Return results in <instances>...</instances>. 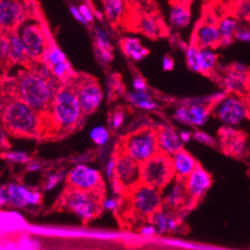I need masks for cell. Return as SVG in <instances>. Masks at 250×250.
<instances>
[{"mask_svg": "<svg viewBox=\"0 0 250 250\" xmlns=\"http://www.w3.org/2000/svg\"><path fill=\"white\" fill-rule=\"evenodd\" d=\"M131 207L142 217H151L163 208L162 190L146 184H139L130 191Z\"/></svg>", "mask_w": 250, "mask_h": 250, "instance_id": "obj_9", "label": "cell"}, {"mask_svg": "<svg viewBox=\"0 0 250 250\" xmlns=\"http://www.w3.org/2000/svg\"><path fill=\"white\" fill-rule=\"evenodd\" d=\"M239 22L240 20H238L233 14L226 15L219 18L216 23V26L220 34V38L234 40L236 30L239 26Z\"/></svg>", "mask_w": 250, "mask_h": 250, "instance_id": "obj_29", "label": "cell"}, {"mask_svg": "<svg viewBox=\"0 0 250 250\" xmlns=\"http://www.w3.org/2000/svg\"><path fill=\"white\" fill-rule=\"evenodd\" d=\"M50 69H51L54 76L56 78H58L60 81H63V80H65V79L70 77L71 67H70V65H69L67 60L55 64L54 66H52Z\"/></svg>", "mask_w": 250, "mask_h": 250, "instance_id": "obj_37", "label": "cell"}, {"mask_svg": "<svg viewBox=\"0 0 250 250\" xmlns=\"http://www.w3.org/2000/svg\"><path fill=\"white\" fill-rule=\"evenodd\" d=\"M103 191L82 190L69 187L61 198V206L84 221H90L102 212Z\"/></svg>", "mask_w": 250, "mask_h": 250, "instance_id": "obj_4", "label": "cell"}, {"mask_svg": "<svg viewBox=\"0 0 250 250\" xmlns=\"http://www.w3.org/2000/svg\"><path fill=\"white\" fill-rule=\"evenodd\" d=\"M233 15L240 21H250V0H236Z\"/></svg>", "mask_w": 250, "mask_h": 250, "instance_id": "obj_34", "label": "cell"}, {"mask_svg": "<svg viewBox=\"0 0 250 250\" xmlns=\"http://www.w3.org/2000/svg\"><path fill=\"white\" fill-rule=\"evenodd\" d=\"M127 99L130 104L141 110L156 111L159 107L156 100L147 91H135L129 94Z\"/></svg>", "mask_w": 250, "mask_h": 250, "instance_id": "obj_26", "label": "cell"}, {"mask_svg": "<svg viewBox=\"0 0 250 250\" xmlns=\"http://www.w3.org/2000/svg\"><path fill=\"white\" fill-rule=\"evenodd\" d=\"M42 60L49 68H51L55 64L67 60V58L60 48L56 45H52L48 47Z\"/></svg>", "mask_w": 250, "mask_h": 250, "instance_id": "obj_31", "label": "cell"}, {"mask_svg": "<svg viewBox=\"0 0 250 250\" xmlns=\"http://www.w3.org/2000/svg\"><path fill=\"white\" fill-rule=\"evenodd\" d=\"M10 205V198L7 187H0V207Z\"/></svg>", "mask_w": 250, "mask_h": 250, "instance_id": "obj_46", "label": "cell"}, {"mask_svg": "<svg viewBox=\"0 0 250 250\" xmlns=\"http://www.w3.org/2000/svg\"><path fill=\"white\" fill-rule=\"evenodd\" d=\"M174 179L170 156L159 152L141 164V182L163 190Z\"/></svg>", "mask_w": 250, "mask_h": 250, "instance_id": "obj_8", "label": "cell"}, {"mask_svg": "<svg viewBox=\"0 0 250 250\" xmlns=\"http://www.w3.org/2000/svg\"><path fill=\"white\" fill-rule=\"evenodd\" d=\"M179 134H180V137H181L184 144H188L192 140V132L181 131Z\"/></svg>", "mask_w": 250, "mask_h": 250, "instance_id": "obj_52", "label": "cell"}, {"mask_svg": "<svg viewBox=\"0 0 250 250\" xmlns=\"http://www.w3.org/2000/svg\"><path fill=\"white\" fill-rule=\"evenodd\" d=\"M160 152L172 156L184 148V143L180 134L169 126H162L157 129Z\"/></svg>", "mask_w": 250, "mask_h": 250, "instance_id": "obj_21", "label": "cell"}, {"mask_svg": "<svg viewBox=\"0 0 250 250\" xmlns=\"http://www.w3.org/2000/svg\"><path fill=\"white\" fill-rule=\"evenodd\" d=\"M187 192L190 203L194 206L206 195L212 185L210 173L207 171L201 165L185 180Z\"/></svg>", "mask_w": 250, "mask_h": 250, "instance_id": "obj_15", "label": "cell"}, {"mask_svg": "<svg viewBox=\"0 0 250 250\" xmlns=\"http://www.w3.org/2000/svg\"><path fill=\"white\" fill-rule=\"evenodd\" d=\"M234 39L242 42H248L250 43V25L247 24H241V21L239 22L238 29L236 30Z\"/></svg>", "mask_w": 250, "mask_h": 250, "instance_id": "obj_40", "label": "cell"}, {"mask_svg": "<svg viewBox=\"0 0 250 250\" xmlns=\"http://www.w3.org/2000/svg\"><path fill=\"white\" fill-rule=\"evenodd\" d=\"M244 98H245V102H246V105H247V108L249 111V115H250V90L244 95Z\"/></svg>", "mask_w": 250, "mask_h": 250, "instance_id": "obj_54", "label": "cell"}, {"mask_svg": "<svg viewBox=\"0 0 250 250\" xmlns=\"http://www.w3.org/2000/svg\"><path fill=\"white\" fill-rule=\"evenodd\" d=\"M186 51V61L187 65L189 70L193 72H199L198 68V52H199V48L195 46L194 44H190L187 47L185 50Z\"/></svg>", "mask_w": 250, "mask_h": 250, "instance_id": "obj_32", "label": "cell"}, {"mask_svg": "<svg viewBox=\"0 0 250 250\" xmlns=\"http://www.w3.org/2000/svg\"><path fill=\"white\" fill-rule=\"evenodd\" d=\"M211 107L202 103L201 99H191L178 107L172 114V119L188 127L198 128L208 123Z\"/></svg>", "mask_w": 250, "mask_h": 250, "instance_id": "obj_11", "label": "cell"}, {"mask_svg": "<svg viewBox=\"0 0 250 250\" xmlns=\"http://www.w3.org/2000/svg\"><path fill=\"white\" fill-rule=\"evenodd\" d=\"M90 137L96 145L105 146L110 139V134L109 131L104 127H96L91 131Z\"/></svg>", "mask_w": 250, "mask_h": 250, "instance_id": "obj_36", "label": "cell"}, {"mask_svg": "<svg viewBox=\"0 0 250 250\" xmlns=\"http://www.w3.org/2000/svg\"><path fill=\"white\" fill-rule=\"evenodd\" d=\"M73 89L76 92L83 116L95 112L103 101L104 94L101 86L91 78H81L80 82L76 83V88Z\"/></svg>", "mask_w": 250, "mask_h": 250, "instance_id": "obj_13", "label": "cell"}, {"mask_svg": "<svg viewBox=\"0 0 250 250\" xmlns=\"http://www.w3.org/2000/svg\"><path fill=\"white\" fill-rule=\"evenodd\" d=\"M133 87L135 91H147V85L142 77H137L134 79Z\"/></svg>", "mask_w": 250, "mask_h": 250, "instance_id": "obj_48", "label": "cell"}, {"mask_svg": "<svg viewBox=\"0 0 250 250\" xmlns=\"http://www.w3.org/2000/svg\"><path fill=\"white\" fill-rule=\"evenodd\" d=\"M95 53H96L99 61H101L102 63L108 64L113 60L112 51H109V50L101 49V48L95 46Z\"/></svg>", "mask_w": 250, "mask_h": 250, "instance_id": "obj_42", "label": "cell"}, {"mask_svg": "<svg viewBox=\"0 0 250 250\" xmlns=\"http://www.w3.org/2000/svg\"><path fill=\"white\" fill-rule=\"evenodd\" d=\"M218 64V56L212 48H199L198 68L199 72L205 75H212Z\"/></svg>", "mask_w": 250, "mask_h": 250, "instance_id": "obj_25", "label": "cell"}, {"mask_svg": "<svg viewBox=\"0 0 250 250\" xmlns=\"http://www.w3.org/2000/svg\"><path fill=\"white\" fill-rule=\"evenodd\" d=\"M220 34L216 24L202 21L197 24L193 33L192 44L198 48H215L218 47Z\"/></svg>", "mask_w": 250, "mask_h": 250, "instance_id": "obj_20", "label": "cell"}, {"mask_svg": "<svg viewBox=\"0 0 250 250\" xmlns=\"http://www.w3.org/2000/svg\"><path fill=\"white\" fill-rule=\"evenodd\" d=\"M115 182L125 191H130L142 183L141 164L121 149L116 154Z\"/></svg>", "mask_w": 250, "mask_h": 250, "instance_id": "obj_10", "label": "cell"}, {"mask_svg": "<svg viewBox=\"0 0 250 250\" xmlns=\"http://www.w3.org/2000/svg\"><path fill=\"white\" fill-rule=\"evenodd\" d=\"M192 139L196 141L197 143L204 144L208 146H217V141L212 137L207 134L206 132L203 131H195L192 133Z\"/></svg>", "mask_w": 250, "mask_h": 250, "instance_id": "obj_38", "label": "cell"}, {"mask_svg": "<svg viewBox=\"0 0 250 250\" xmlns=\"http://www.w3.org/2000/svg\"><path fill=\"white\" fill-rule=\"evenodd\" d=\"M102 2L107 19L113 24L120 22L126 8L125 0H102Z\"/></svg>", "mask_w": 250, "mask_h": 250, "instance_id": "obj_30", "label": "cell"}, {"mask_svg": "<svg viewBox=\"0 0 250 250\" xmlns=\"http://www.w3.org/2000/svg\"><path fill=\"white\" fill-rule=\"evenodd\" d=\"M10 205L16 208H26L29 206H37L41 203L42 196L39 191L31 189L20 184H10L7 186Z\"/></svg>", "mask_w": 250, "mask_h": 250, "instance_id": "obj_18", "label": "cell"}, {"mask_svg": "<svg viewBox=\"0 0 250 250\" xmlns=\"http://www.w3.org/2000/svg\"><path fill=\"white\" fill-rule=\"evenodd\" d=\"M9 62H11V57L8 34H0V65H5Z\"/></svg>", "mask_w": 250, "mask_h": 250, "instance_id": "obj_35", "label": "cell"}, {"mask_svg": "<svg viewBox=\"0 0 250 250\" xmlns=\"http://www.w3.org/2000/svg\"><path fill=\"white\" fill-rule=\"evenodd\" d=\"M41 114L32 109L23 100L16 98L2 110L4 128L14 136L34 138L41 132Z\"/></svg>", "mask_w": 250, "mask_h": 250, "instance_id": "obj_2", "label": "cell"}, {"mask_svg": "<svg viewBox=\"0 0 250 250\" xmlns=\"http://www.w3.org/2000/svg\"><path fill=\"white\" fill-rule=\"evenodd\" d=\"M60 80L54 75L45 76L37 69L22 72L16 82L18 98L39 114L51 108L53 99L61 88Z\"/></svg>", "mask_w": 250, "mask_h": 250, "instance_id": "obj_1", "label": "cell"}, {"mask_svg": "<svg viewBox=\"0 0 250 250\" xmlns=\"http://www.w3.org/2000/svg\"><path fill=\"white\" fill-rule=\"evenodd\" d=\"M125 118H126V115H125V112L122 110L116 111L113 116L111 117L110 120V127L113 130H118L122 127V125L124 124Z\"/></svg>", "mask_w": 250, "mask_h": 250, "instance_id": "obj_41", "label": "cell"}, {"mask_svg": "<svg viewBox=\"0 0 250 250\" xmlns=\"http://www.w3.org/2000/svg\"><path fill=\"white\" fill-rule=\"evenodd\" d=\"M115 171H116V155L115 157H112L108 161L107 167H106V172L111 180H115Z\"/></svg>", "mask_w": 250, "mask_h": 250, "instance_id": "obj_47", "label": "cell"}, {"mask_svg": "<svg viewBox=\"0 0 250 250\" xmlns=\"http://www.w3.org/2000/svg\"><path fill=\"white\" fill-rule=\"evenodd\" d=\"M162 67L165 71H170L173 69L174 67V61L173 59L168 56V55H166L164 58H163V61H162Z\"/></svg>", "mask_w": 250, "mask_h": 250, "instance_id": "obj_51", "label": "cell"}, {"mask_svg": "<svg viewBox=\"0 0 250 250\" xmlns=\"http://www.w3.org/2000/svg\"><path fill=\"white\" fill-rule=\"evenodd\" d=\"M170 159L174 177L184 181L199 165L197 161L194 159V157L190 155L185 148H182L181 151L170 156Z\"/></svg>", "mask_w": 250, "mask_h": 250, "instance_id": "obj_22", "label": "cell"}, {"mask_svg": "<svg viewBox=\"0 0 250 250\" xmlns=\"http://www.w3.org/2000/svg\"><path fill=\"white\" fill-rule=\"evenodd\" d=\"M40 167H41V165H40L39 163H31V164H28V169H29L30 171L38 170Z\"/></svg>", "mask_w": 250, "mask_h": 250, "instance_id": "obj_53", "label": "cell"}, {"mask_svg": "<svg viewBox=\"0 0 250 250\" xmlns=\"http://www.w3.org/2000/svg\"><path fill=\"white\" fill-rule=\"evenodd\" d=\"M3 157L8 161L17 164H27L30 161L29 155L23 152H9L5 154Z\"/></svg>", "mask_w": 250, "mask_h": 250, "instance_id": "obj_39", "label": "cell"}, {"mask_svg": "<svg viewBox=\"0 0 250 250\" xmlns=\"http://www.w3.org/2000/svg\"><path fill=\"white\" fill-rule=\"evenodd\" d=\"M211 112L227 127H236L250 117L245 98L230 92L217 100Z\"/></svg>", "mask_w": 250, "mask_h": 250, "instance_id": "obj_7", "label": "cell"}, {"mask_svg": "<svg viewBox=\"0 0 250 250\" xmlns=\"http://www.w3.org/2000/svg\"><path fill=\"white\" fill-rule=\"evenodd\" d=\"M16 32L23 42L29 60H42L50 46L43 23L37 18L25 17L16 28Z\"/></svg>", "mask_w": 250, "mask_h": 250, "instance_id": "obj_6", "label": "cell"}, {"mask_svg": "<svg viewBox=\"0 0 250 250\" xmlns=\"http://www.w3.org/2000/svg\"><path fill=\"white\" fill-rule=\"evenodd\" d=\"M83 18L86 20V22L88 24L92 23L94 21V18H95V14L94 12L91 10V8L89 7V5L87 3H82L78 6Z\"/></svg>", "mask_w": 250, "mask_h": 250, "instance_id": "obj_43", "label": "cell"}, {"mask_svg": "<svg viewBox=\"0 0 250 250\" xmlns=\"http://www.w3.org/2000/svg\"><path fill=\"white\" fill-rule=\"evenodd\" d=\"M26 17L22 0H0V29L13 31Z\"/></svg>", "mask_w": 250, "mask_h": 250, "instance_id": "obj_16", "label": "cell"}, {"mask_svg": "<svg viewBox=\"0 0 250 250\" xmlns=\"http://www.w3.org/2000/svg\"><path fill=\"white\" fill-rule=\"evenodd\" d=\"M174 211L162 208L155 212L151 217V221L157 229L158 234H167L178 232L181 229L182 219L179 214L173 213Z\"/></svg>", "mask_w": 250, "mask_h": 250, "instance_id": "obj_19", "label": "cell"}, {"mask_svg": "<svg viewBox=\"0 0 250 250\" xmlns=\"http://www.w3.org/2000/svg\"><path fill=\"white\" fill-rule=\"evenodd\" d=\"M122 49L125 54L136 62L143 60L148 54V50L138 38H125L122 41Z\"/></svg>", "mask_w": 250, "mask_h": 250, "instance_id": "obj_27", "label": "cell"}, {"mask_svg": "<svg viewBox=\"0 0 250 250\" xmlns=\"http://www.w3.org/2000/svg\"><path fill=\"white\" fill-rule=\"evenodd\" d=\"M69 187L89 191H103V178L97 169L85 165L73 167L67 176Z\"/></svg>", "mask_w": 250, "mask_h": 250, "instance_id": "obj_12", "label": "cell"}, {"mask_svg": "<svg viewBox=\"0 0 250 250\" xmlns=\"http://www.w3.org/2000/svg\"><path fill=\"white\" fill-rule=\"evenodd\" d=\"M70 12H71L72 16H73L75 19H76L77 21H79L80 23H82V24H84V25H88V23H87L86 20L83 18V16H82V14H81V12H80V10H79L78 7L72 5V6L70 7Z\"/></svg>", "mask_w": 250, "mask_h": 250, "instance_id": "obj_49", "label": "cell"}, {"mask_svg": "<svg viewBox=\"0 0 250 250\" xmlns=\"http://www.w3.org/2000/svg\"><path fill=\"white\" fill-rule=\"evenodd\" d=\"M119 207V203L115 198H108L104 199L103 202V208L108 210H115Z\"/></svg>", "mask_w": 250, "mask_h": 250, "instance_id": "obj_50", "label": "cell"}, {"mask_svg": "<svg viewBox=\"0 0 250 250\" xmlns=\"http://www.w3.org/2000/svg\"><path fill=\"white\" fill-rule=\"evenodd\" d=\"M223 82L229 92L245 95L250 90V69L244 64L234 63L227 70Z\"/></svg>", "mask_w": 250, "mask_h": 250, "instance_id": "obj_17", "label": "cell"}, {"mask_svg": "<svg viewBox=\"0 0 250 250\" xmlns=\"http://www.w3.org/2000/svg\"><path fill=\"white\" fill-rule=\"evenodd\" d=\"M52 121L58 131L68 132L77 126L83 113L76 92L71 87H61L51 104Z\"/></svg>", "mask_w": 250, "mask_h": 250, "instance_id": "obj_3", "label": "cell"}, {"mask_svg": "<svg viewBox=\"0 0 250 250\" xmlns=\"http://www.w3.org/2000/svg\"><path fill=\"white\" fill-rule=\"evenodd\" d=\"M121 151L143 164L160 152L157 130L144 126L130 133L122 140Z\"/></svg>", "mask_w": 250, "mask_h": 250, "instance_id": "obj_5", "label": "cell"}, {"mask_svg": "<svg viewBox=\"0 0 250 250\" xmlns=\"http://www.w3.org/2000/svg\"><path fill=\"white\" fill-rule=\"evenodd\" d=\"M9 42H10V57L11 62L21 64L25 63L26 61H29V58L27 56L26 50L23 45V42L16 32V30L10 31L8 33Z\"/></svg>", "mask_w": 250, "mask_h": 250, "instance_id": "obj_28", "label": "cell"}, {"mask_svg": "<svg viewBox=\"0 0 250 250\" xmlns=\"http://www.w3.org/2000/svg\"><path fill=\"white\" fill-rule=\"evenodd\" d=\"M167 187L168 189L163 195V208L179 212L184 209L187 210L189 207H193L188 198L184 180L174 177Z\"/></svg>", "mask_w": 250, "mask_h": 250, "instance_id": "obj_14", "label": "cell"}, {"mask_svg": "<svg viewBox=\"0 0 250 250\" xmlns=\"http://www.w3.org/2000/svg\"><path fill=\"white\" fill-rule=\"evenodd\" d=\"M138 29L145 36L151 39H158L165 34L164 24L156 17L144 15L138 22Z\"/></svg>", "mask_w": 250, "mask_h": 250, "instance_id": "obj_24", "label": "cell"}, {"mask_svg": "<svg viewBox=\"0 0 250 250\" xmlns=\"http://www.w3.org/2000/svg\"><path fill=\"white\" fill-rule=\"evenodd\" d=\"M95 46L101 49L109 50V51H113V46L111 42V37L107 31L104 29L96 27L95 28Z\"/></svg>", "mask_w": 250, "mask_h": 250, "instance_id": "obj_33", "label": "cell"}, {"mask_svg": "<svg viewBox=\"0 0 250 250\" xmlns=\"http://www.w3.org/2000/svg\"><path fill=\"white\" fill-rule=\"evenodd\" d=\"M62 180V174L61 173H54L50 176L47 181H46V185H45V189L46 190H50L53 189Z\"/></svg>", "mask_w": 250, "mask_h": 250, "instance_id": "obj_44", "label": "cell"}, {"mask_svg": "<svg viewBox=\"0 0 250 250\" xmlns=\"http://www.w3.org/2000/svg\"><path fill=\"white\" fill-rule=\"evenodd\" d=\"M140 232H141L142 235L146 236V237H153V236H156L158 234L157 229L155 228V226H154L152 222L148 223V224H146V226H144L141 229Z\"/></svg>", "mask_w": 250, "mask_h": 250, "instance_id": "obj_45", "label": "cell"}, {"mask_svg": "<svg viewBox=\"0 0 250 250\" xmlns=\"http://www.w3.org/2000/svg\"><path fill=\"white\" fill-rule=\"evenodd\" d=\"M190 10L188 4L184 2H177L172 4L168 14V21L172 28H186L190 23Z\"/></svg>", "mask_w": 250, "mask_h": 250, "instance_id": "obj_23", "label": "cell"}]
</instances>
